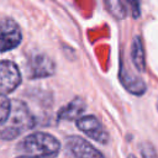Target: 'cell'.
Listing matches in <instances>:
<instances>
[{
	"instance_id": "9c48e42d",
	"label": "cell",
	"mask_w": 158,
	"mask_h": 158,
	"mask_svg": "<svg viewBox=\"0 0 158 158\" xmlns=\"http://www.w3.org/2000/svg\"><path fill=\"white\" fill-rule=\"evenodd\" d=\"M85 109H86L85 101L81 98H75L58 111V118L77 121L83 116V112L85 111Z\"/></svg>"
},
{
	"instance_id": "ba28073f",
	"label": "cell",
	"mask_w": 158,
	"mask_h": 158,
	"mask_svg": "<svg viewBox=\"0 0 158 158\" xmlns=\"http://www.w3.org/2000/svg\"><path fill=\"white\" fill-rule=\"evenodd\" d=\"M118 77H120V80H121L122 85L133 95H143V93L147 89L144 81L139 77H137L133 73H131L130 70H127L125 68L123 63H121Z\"/></svg>"
},
{
	"instance_id": "9a60e30c",
	"label": "cell",
	"mask_w": 158,
	"mask_h": 158,
	"mask_svg": "<svg viewBox=\"0 0 158 158\" xmlns=\"http://www.w3.org/2000/svg\"><path fill=\"white\" fill-rule=\"evenodd\" d=\"M128 158H136V157H135V156H132V154H131V156H128Z\"/></svg>"
},
{
	"instance_id": "277c9868",
	"label": "cell",
	"mask_w": 158,
	"mask_h": 158,
	"mask_svg": "<svg viewBox=\"0 0 158 158\" xmlns=\"http://www.w3.org/2000/svg\"><path fill=\"white\" fill-rule=\"evenodd\" d=\"M20 83L21 73L19 67L11 60H0V94H10Z\"/></svg>"
},
{
	"instance_id": "8fae6325",
	"label": "cell",
	"mask_w": 158,
	"mask_h": 158,
	"mask_svg": "<svg viewBox=\"0 0 158 158\" xmlns=\"http://www.w3.org/2000/svg\"><path fill=\"white\" fill-rule=\"evenodd\" d=\"M105 6L107 11L115 17V19H125L126 17V9L122 5L121 0H104Z\"/></svg>"
},
{
	"instance_id": "8992f818",
	"label": "cell",
	"mask_w": 158,
	"mask_h": 158,
	"mask_svg": "<svg viewBox=\"0 0 158 158\" xmlns=\"http://www.w3.org/2000/svg\"><path fill=\"white\" fill-rule=\"evenodd\" d=\"M65 148L74 158H105L100 151L79 136L68 137L65 141Z\"/></svg>"
},
{
	"instance_id": "5b68a950",
	"label": "cell",
	"mask_w": 158,
	"mask_h": 158,
	"mask_svg": "<svg viewBox=\"0 0 158 158\" xmlns=\"http://www.w3.org/2000/svg\"><path fill=\"white\" fill-rule=\"evenodd\" d=\"M77 127L96 142L106 144L109 141L107 131L100 123V121L93 115H86V116H81L80 118H78L77 120Z\"/></svg>"
},
{
	"instance_id": "30bf717a",
	"label": "cell",
	"mask_w": 158,
	"mask_h": 158,
	"mask_svg": "<svg viewBox=\"0 0 158 158\" xmlns=\"http://www.w3.org/2000/svg\"><path fill=\"white\" fill-rule=\"evenodd\" d=\"M131 58L135 64V67L143 72L146 69V57H144V49L142 44V40L139 36H135L132 44H131Z\"/></svg>"
},
{
	"instance_id": "4fadbf2b",
	"label": "cell",
	"mask_w": 158,
	"mask_h": 158,
	"mask_svg": "<svg viewBox=\"0 0 158 158\" xmlns=\"http://www.w3.org/2000/svg\"><path fill=\"white\" fill-rule=\"evenodd\" d=\"M128 4L131 5L132 12H133V17L137 19L139 16V0H128Z\"/></svg>"
},
{
	"instance_id": "3957f363",
	"label": "cell",
	"mask_w": 158,
	"mask_h": 158,
	"mask_svg": "<svg viewBox=\"0 0 158 158\" xmlns=\"http://www.w3.org/2000/svg\"><path fill=\"white\" fill-rule=\"evenodd\" d=\"M22 41L20 26L9 17L0 20V52H7L16 48Z\"/></svg>"
},
{
	"instance_id": "5bb4252c",
	"label": "cell",
	"mask_w": 158,
	"mask_h": 158,
	"mask_svg": "<svg viewBox=\"0 0 158 158\" xmlns=\"http://www.w3.org/2000/svg\"><path fill=\"white\" fill-rule=\"evenodd\" d=\"M16 158H32V157H28V156H23V154H21V156H19V157H16Z\"/></svg>"
},
{
	"instance_id": "6da1fadb",
	"label": "cell",
	"mask_w": 158,
	"mask_h": 158,
	"mask_svg": "<svg viewBox=\"0 0 158 158\" xmlns=\"http://www.w3.org/2000/svg\"><path fill=\"white\" fill-rule=\"evenodd\" d=\"M59 148V141L54 136L46 132L27 135L17 146L19 152L32 158H56Z\"/></svg>"
},
{
	"instance_id": "7c38bea8",
	"label": "cell",
	"mask_w": 158,
	"mask_h": 158,
	"mask_svg": "<svg viewBox=\"0 0 158 158\" xmlns=\"http://www.w3.org/2000/svg\"><path fill=\"white\" fill-rule=\"evenodd\" d=\"M10 111H11V101L6 98V95L0 94V126L7 121L10 116Z\"/></svg>"
},
{
	"instance_id": "52a82bcc",
	"label": "cell",
	"mask_w": 158,
	"mask_h": 158,
	"mask_svg": "<svg viewBox=\"0 0 158 158\" xmlns=\"http://www.w3.org/2000/svg\"><path fill=\"white\" fill-rule=\"evenodd\" d=\"M28 69L31 78H46L54 74L56 65L46 54H35L30 59Z\"/></svg>"
},
{
	"instance_id": "7a4b0ae2",
	"label": "cell",
	"mask_w": 158,
	"mask_h": 158,
	"mask_svg": "<svg viewBox=\"0 0 158 158\" xmlns=\"http://www.w3.org/2000/svg\"><path fill=\"white\" fill-rule=\"evenodd\" d=\"M5 123L7 125L2 130H0V138L12 139L22 132L32 128L35 126V118L26 104L20 100H14L11 101L10 116Z\"/></svg>"
}]
</instances>
